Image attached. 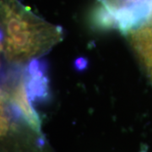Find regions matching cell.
I'll return each instance as SVG.
<instances>
[{"label": "cell", "mask_w": 152, "mask_h": 152, "mask_svg": "<svg viewBox=\"0 0 152 152\" xmlns=\"http://www.w3.org/2000/svg\"><path fill=\"white\" fill-rule=\"evenodd\" d=\"M64 37L63 29L37 16L18 0H1V53L24 66L47 54Z\"/></svg>", "instance_id": "1"}, {"label": "cell", "mask_w": 152, "mask_h": 152, "mask_svg": "<svg viewBox=\"0 0 152 152\" xmlns=\"http://www.w3.org/2000/svg\"><path fill=\"white\" fill-rule=\"evenodd\" d=\"M2 152H45L42 130L36 129L4 96H1Z\"/></svg>", "instance_id": "2"}, {"label": "cell", "mask_w": 152, "mask_h": 152, "mask_svg": "<svg viewBox=\"0 0 152 152\" xmlns=\"http://www.w3.org/2000/svg\"><path fill=\"white\" fill-rule=\"evenodd\" d=\"M124 33L152 84V15Z\"/></svg>", "instance_id": "3"}]
</instances>
